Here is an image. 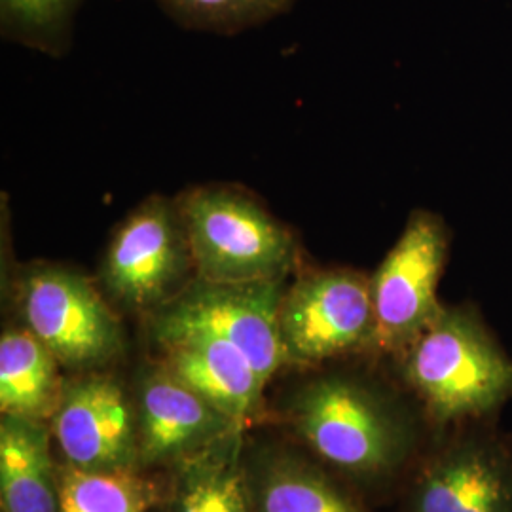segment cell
<instances>
[{
    "label": "cell",
    "mask_w": 512,
    "mask_h": 512,
    "mask_svg": "<svg viewBox=\"0 0 512 512\" xmlns=\"http://www.w3.org/2000/svg\"><path fill=\"white\" fill-rule=\"evenodd\" d=\"M285 421L311 458L366 501L399 495L437 433L395 374L340 363L294 389Z\"/></svg>",
    "instance_id": "6da1fadb"
},
{
    "label": "cell",
    "mask_w": 512,
    "mask_h": 512,
    "mask_svg": "<svg viewBox=\"0 0 512 512\" xmlns=\"http://www.w3.org/2000/svg\"><path fill=\"white\" fill-rule=\"evenodd\" d=\"M389 365L437 433L499 420L512 401V357L473 302L444 304Z\"/></svg>",
    "instance_id": "7a4b0ae2"
},
{
    "label": "cell",
    "mask_w": 512,
    "mask_h": 512,
    "mask_svg": "<svg viewBox=\"0 0 512 512\" xmlns=\"http://www.w3.org/2000/svg\"><path fill=\"white\" fill-rule=\"evenodd\" d=\"M196 277L213 283L285 281L300 262L293 230L247 188L203 184L177 198Z\"/></svg>",
    "instance_id": "3957f363"
},
{
    "label": "cell",
    "mask_w": 512,
    "mask_h": 512,
    "mask_svg": "<svg viewBox=\"0 0 512 512\" xmlns=\"http://www.w3.org/2000/svg\"><path fill=\"white\" fill-rule=\"evenodd\" d=\"M277 332L285 365L323 368L380 359L370 275L353 268L300 272L285 287Z\"/></svg>",
    "instance_id": "277c9868"
},
{
    "label": "cell",
    "mask_w": 512,
    "mask_h": 512,
    "mask_svg": "<svg viewBox=\"0 0 512 512\" xmlns=\"http://www.w3.org/2000/svg\"><path fill=\"white\" fill-rule=\"evenodd\" d=\"M397 497L399 512H512V433L499 420L435 433Z\"/></svg>",
    "instance_id": "5b68a950"
},
{
    "label": "cell",
    "mask_w": 512,
    "mask_h": 512,
    "mask_svg": "<svg viewBox=\"0 0 512 512\" xmlns=\"http://www.w3.org/2000/svg\"><path fill=\"white\" fill-rule=\"evenodd\" d=\"M21 325L54 353L59 365L90 372L116 361L126 346L109 298L78 270L35 262L16 279Z\"/></svg>",
    "instance_id": "8992f818"
},
{
    "label": "cell",
    "mask_w": 512,
    "mask_h": 512,
    "mask_svg": "<svg viewBox=\"0 0 512 512\" xmlns=\"http://www.w3.org/2000/svg\"><path fill=\"white\" fill-rule=\"evenodd\" d=\"M97 279L112 304L148 317L183 293L196 266L179 202L139 203L112 232Z\"/></svg>",
    "instance_id": "52a82bcc"
},
{
    "label": "cell",
    "mask_w": 512,
    "mask_h": 512,
    "mask_svg": "<svg viewBox=\"0 0 512 512\" xmlns=\"http://www.w3.org/2000/svg\"><path fill=\"white\" fill-rule=\"evenodd\" d=\"M450 228L437 213L414 209L403 234L370 275L376 342L382 361H395L439 315V283L450 256Z\"/></svg>",
    "instance_id": "ba28073f"
},
{
    "label": "cell",
    "mask_w": 512,
    "mask_h": 512,
    "mask_svg": "<svg viewBox=\"0 0 512 512\" xmlns=\"http://www.w3.org/2000/svg\"><path fill=\"white\" fill-rule=\"evenodd\" d=\"M285 281L213 283L194 279L183 293L148 317L152 338L177 332H205L245 353L260 380L268 385L285 365L277 313Z\"/></svg>",
    "instance_id": "9c48e42d"
},
{
    "label": "cell",
    "mask_w": 512,
    "mask_h": 512,
    "mask_svg": "<svg viewBox=\"0 0 512 512\" xmlns=\"http://www.w3.org/2000/svg\"><path fill=\"white\" fill-rule=\"evenodd\" d=\"M48 423L65 465L93 473L141 469L135 401L112 374L90 370L65 380Z\"/></svg>",
    "instance_id": "30bf717a"
},
{
    "label": "cell",
    "mask_w": 512,
    "mask_h": 512,
    "mask_svg": "<svg viewBox=\"0 0 512 512\" xmlns=\"http://www.w3.org/2000/svg\"><path fill=\"white\" fill-rule=\"evenodd\" d=\"M133 401L143 471H175L243 431L219 408L173 378L160 361L139 370Z\"/></svg>",
    "instance_id": "8fae6325"
},
{
    "label": "cell",
    "mask_w": 512,
    "mask_h": 512,
    "mask_svg": "<svg viewBox=\"0 0 512 512\" xmlns=\"http://www.w3.org/2000/svg\"><path fill=\"white\" fill-rule=\"evenodd\" d=\"M154 342L165 370L241 429L260 418L266 384L241 349L194 330L160 336Z\"/></svg>",
    "instance_id": "7c38bea8"
},
{
    "label": "cell",
    "mask_w": 512,
    "mask_h": 512,
    "mask_svg": "<svg viewBox=\"0 0 512 512\" xmlns=\"http://www.w3.org/2000/svg\"><path fill=\"white\" fill-rule=\"evenodd\" d=\"M243 471L253 512H374L308 452L260 446L243 454Z\"/></svg>",
    "instance_id": "4fadbf2b"
},
{
    "label": "cell",
    "mask_w": 512,
    "mask_h": 512,
    "mask_svg": "<svg viewBox=\"0 0 512 512\" xmlns=\"http://www.w3.org/2000/svg\"><path fill=\"white\" fill-rule=\"evenodd\" d=\"M48 421L2 416L0 505L2 512H59V467Z\"/></svg>",
    "instance_id": "5bb4252c"
},
{
    "label": "cell",
    "mask_w": 512,
    "mask_h": 512,
    "mask_svg": "<svg viewBox=\"0 0 512 512\" xmlns=\"http://www.w3.org/2000/svg\"><path fill=\"white\" fill-rule=\"evenodd\" d=\"M59 361L31 330L10 327L0 336V412L50 421L65 380Z\"/></svg>",
    "instance_id": "9a60e30c"
},
{
    "label": "cell",
    "mask_w": 512,
    "mask_h": 512,
    "mask_svg": "<svg viewBox=\"0 0 512 512\" xmlns=\"http://www.w3.org/2000/svg\"><path fill=\"white\" fill-rule=\"evenodd\" d=\"M165 512H253L241 433L173 471Z\"/></svg>",
    "instance_id": "2e32d148"
},
{
    "label": "cell",
    "mask_w": 512,
    "mask_h": 512,
    "mask_svg": "<svg viewBox=\"0 0 512 512\" xmlns=\"http://www.w3.org/2000/svg\"><path fill=\"white\" fill-rule=\"evenodd\" d=\"M59 512H150L162 492L145 471L93 473L59 467Z\"/></svg>",
    "instance_id": "e0dca14e"
},
{
    "label": "cell",
    "mask_w": 512,
    "mask_h": 512,
    "mask_svg": "<svg viewBox=\"0 0 512 512\" xmlns=\"http://www.w3.org/2000/svg\"><path fill=\"white\" fill-rule=\"evenodd\" d=\"M162 4L190 27L234 33L283 14L294 0H162Z\"/></svg>",
    "instance_id": "ac0fdd59"
},
{
    "label": "cell",
    "mask_w": 512,
    "mask_h": 512,
    "mask_svg": "<svg viewBox=\"0 0 512 512\" xmlns=\"http://www.w3.org/2000/svg\"><path fill=\"white\" fill-rule=\"evenodd\" d=\"M74 0H0L4 21L27 31H46L69 14Z\"/></svg>",
    "instance_id": "d6986e66"
}]
</instances>
